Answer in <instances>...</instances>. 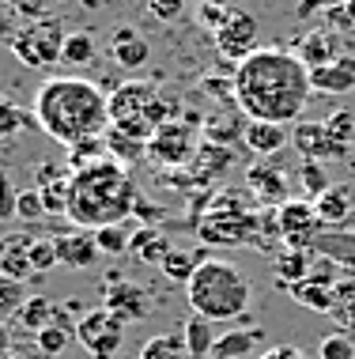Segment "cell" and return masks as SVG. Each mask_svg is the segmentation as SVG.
<instances>
[{
	"label": "cell",
	"mask_w": 355,
	"mask_h": 359,
	"mask_svg": "<svg viewBox=\"0 0 355 359\" xmlns=\"http://www.w3.org/2000/svg\"><path fill=\"white\" fill-rule=\"evenodd\" d=\"M310 95V69L284 46H265L235 69V99L249 121L291 125L306 110Z\"/></svg>",
	"instance_id": "cell-1"
},
{
	"label": "cell",
	"mask_w": 355,
	"mask_h": 359,
	"mask_svg": "<svg viewBox=\"0 0 355 359\" xmlns=\"http://www.w3.org/2000/svg\"><path fill=\"white\" fill-rule=\"evenodd\" d=\"M34 125L50 140L76 148L80 140L106 137L110 129V95L83 76H50L34 91Z\"/></svg>",
	"instance_id": "cell-2"
},
{
	"label": "cell",
	"mask_w": 355,
	"mask_h": 359,
	"mask_svg": "<svg viewBox=\"0 0 355 359\" xmlns=\"http://www.w3.org/2000/svg\"><path fill=\"white\" fill-rule=\"evenodd\" d=\"M140 189L132 174L113 159H99L91 167L72 170L69 186V219L80 231H99L110 223H129L137 212Z\"/></svg>",
	"instance_id": "cell-3"
},
{
	"label": "cell",
	"mask_w": 355,
	"mask_h": 359,
	"mask_svg": "<svg viewBox=\"0 0 355 359\" xmlns=\"http://www.w3.org/2000/svg\"><path fill=\"white\" fill-rule=\"evenodd\" d=\"M186 299L189 310L208 322H235L249 306V276L235 261L208 257L186 284Z\"/></svg>",
	"instance_id": "cell-4"
},
{
	"label": "cell",
	"mask_w": 355,
	"mask_h": 359,
	"mask_svg": "<svg viewBox=\"0 0 355 359\" xmlns=\"http://www.w3.org/2000/svg\"><path fill=\"white\" fill-rule=\"evenodd\" d=\"M64 23L57 15H42V19H27L23 27H15L8 46H12L15 61L27 65V69H53L61 61V50H64Z\"/></svg>",
	"instance_id": "cell-5"
},
{
	"label": "cell",
	"mask_w": 355,
	"mask_h": 359,
	"mask_svg": "<svg viewBox=\"0 0 355 359\" xmlns=\"http://www.w3.org/2000/svg\"><path fill=\"white\" fill-rule=\"evenodd\" d=\"M121 341H125V322L113 318L106 306L88 310V314L76 322V344H80L91 359H113L121 352Z\"/></svg>",
	"instance_id": "cell-6"
},
{
	"label": "cell",
	"mask_w": 355,
	"mask_h": 359,
	"mask_svg": "<svg viewBox=\"0 0 355 359\" xmlns=\"http://www.w3.org/2000/svg\"><path fill=\"white\" fill-rule=\"evenodd\" d=\"M276 231H280L284 246L291 250H310L314 254V242L321 235V219L314 212V201H284L276 208Z\"/></svg>",
	"instance_id": "cell-7"
},
{
	"label": "cell",
	"mask_w": 355,
	"mask_h": 359,
	"mask_svg": "<svg viewBox=\"0 0 355 359\" xmlns=\"http://www.w3.org/2000/svg\"><path fill=\"white\" fill-rule=\"evenodd\" d=\"M197 151V133L189 121H167L148 140V159L159 167H186Z\"/></svg>",
	"instance_id": "cell-8"
},
{
	"label": "cell",
	"mask_w": 355,
	"mask_h": 359,
	"mask_svg": "<svg viewBox=\"0 0 355 359\" xmlns=\"http://www.w3.org/2000/svg\"><path fill=\"white\" fill-rule=\"evenodd\" d=\"M261 27H257V15L246 12V8H235L231 19L216 31V50L227 57V61H238L242 65L249 53L261 50Z\"/></svg>",
	"instance_id": "cell-9"
},
{
	"label": "cell",
	"mask_w": 355,
	"mask_h": 359,
	"mask_svg": "<svg viewBox=\"0 0 355 359\" xmlns=\"http://www.w3.org/2000/svg\"><path fill=\"white\" fill-rule=\"evenodd\" d=\"M337 265L333 261H321V265L310 269V276L299 280V284H287L284 291L306 310H318V314H333L337 306Z\"/></svg>",
	"instance_id": "cell-10"
},
{
	"label": "cell",
	"mask_w": 355,
	"mask_h": 359,
	"mask_svg": "<svg viewBox=\"0 0 355 359\" xmlns=\"http://www.w3.org/2000/svg\"><path fill=\"white\" fill-rule=\"evenodd\" d=\"M291 144L302 159H314V163H333V159H348L351 155V144L333 137L325 121H295Z\"/></svg>",
	"instance_id": "cell-11"
},
{
	"label": "cell",
	"mask_w": 355,
	"mask_h": 359,
	"mask_svg": "<svg viewBox=\"0 0 355 359\" xmlns=\"http://www.w3.org/2000/svg\"><path fill=\"white\" fill-rule=\"evenodd\" d=\"M102 306H106L113 318H121V322L129 325V322H144V318H148L151 299H148V291H144L140 284L125 280L121 273H110L106 287H102Z\"/></svg>",
	"instance_id": "cell-12"
},
{
	"label": "cell",
	"mask_w": 355,
	"mask_h": 359,
	"mask_svg": "<svg viewBox=\"0 0 355 359\" xmlns=\"http://www.w3.org/2000/svg\"><path fill=\"white\" fill-rule=\"evenodd\" d=\"M53 250H57V265L64 269H95L99 265V242H95V231H61L53 238Z\"/></svg>",
	"instance_id": "cell-13"
},
{
	"label": "cell",
	"mask_w": 355,
	"mask_h": 359,
	"mask_svg": "<svg viewBox=\"0 0 355 359\" xmlns=\"http://www.w3.org/2000/svg\"><path fill=\"white\" fill-rule=\"evenodd\" d=\"M31 242H34L31 231H8V235H0V276L19 280V284L38 276L31 269Z\"/></svg>",
	"instance_id": "cell-14"
},
{
	"label": "cell",
	"mask_w": 355,
	"mask_h": 359,
	"mask_svg": "<svg viewBox=\"0 0 355 359\" xmlns=\"http://www.w3.org/2000/svg\"><path fill=\"white\" fill-rule=\"evenodd\" d=\"M295 57L306 65V69H325V65H333L340 53V34L337 31H329V27H318V31H310V34H302V38H295Z\"/></svg>",
	"instance_id": "cell-15"
},
{
	"label": "cell",
	"mask_w": 355,
	"mask_h": 359,
	"mask_svg": "<svg viewBox=\"0 0 355 359\" xmlns=\"http://www.w3.org/2000/svg\"><path fill=\"white\" fill-rule=\"evenodd\" d=\"M110 57L121 65L125 72H137V69L148 65L151 46H148V38H144L137 27H118V31L110 34Z\"/></svg>",
	"instance_id": "cell-16"
},
{
	"label": "cell",
	"mask_w": 355,
	"mask_h": 359,
	"mask_svg": "<svg viewBox=\"0 0 355 359\" xmlns=\"http://www.w3.org/2000/svg\"><path fill=\"white\" fill-rule=\"evenodd\" d=\"M246 186L253 189L257 201H265V205H284L287 197V174L276 167V163H253V167L246 170Z\"/></svg>",
	"instance_id": "cell-17"
},
{
	"label": "cell",
	"mask_w": 355,
	"mask_h": 359,
	"mask_svg": "<svg viewBox=\"0 0 355 359\" xmlns=\"http://www.w3.org/2000/svg\"><path fill=\"white\" fill-rule=\"evenodd\" d=\"M351 208H355V189H348V186H329L314 201V212H318L325 231H340L351 219Z\"/></svg>",
	"instance_id": "cell-18"
},
{
	"label": "cell",
	"mask_w": 355,
	"mask_h": 359,
	"mask_svg": "<svg viewBox=\"0 0 355 359\" xmlns=\"http://www.w3.org/2000/svg\"><path fill=\"white\" fill-rule=\"evenodd\" d=\"M310 87L314 91H325V95H348L355 91V57H337L333 65L325 69H314L310 72Z\"/></svg>",
	"instance_id": "cell-19"
},
{
	"label": "cell",
	"mask_w": 355,
	"mask_h": 359,
	"mask_svg": "<svg viewBox=\"0 0 355 359\" xmlns=\"http://www.w3.org/2000/svg\"><path fill=\"white\" fill-rule=\"evenodd\" d=\"M242 140L253 155H276L280 148L291 144V133L287 125H268V121H249L242 129Z\"/></svg>",
	"instance_id": "cell-20"
},
{
	"label": "cell",
	"mask_w": 355,
	"mask_h": 359,
	"mask_svg": "<svg viewBox=\"0 0 355 359\" xmlns=\"http://www.w3.org/2000/svg\"><path fill=\"white\" fill-rule=\"evenodd\" d=\"M204 261H208V250H204V246H197V250L174 246L167 257H162L159 269H162V276H167L170 284H189V280H193V273L204 265Z\"/></svg>",
	"instance_id": "cell-21"
},
{
	"label": "cell",
	"mask_w": 355,
	"mask_h": 359,
	"mask_svg": "<svg viewBox=\"0 0 355 359\" xmlns=\"http://www.w3.org/2000/svg\"><path fill=\"white\" fill-rule=\"evenodd\" d=\"M310 269H314V254H310V250L284 246L280 254H272V273H276V280H280V287L306 280V276H310Z\"/></svg>",
	"instance_id": "cell-22"
},
{
	"label": "cell",
	"mask_w": 355,
	"mask_h": 359,
	"mask_svg": "<svg viewBox=\"0 0 355 359\" xmlns=\"http://www.w3.org/2000/svg\"><path fill=\"white\" fill-rule=\"evenodd\" d=\"M314 254H321L333 265L355 269V235H348V231H321L318 242H314Z\"/></svg>",
	"instance_id": "cell-23"
},
{
	"label": "cell",
	"mask_w": 355,
	"mask_h": 359,
	"mask_svg": "<svg viewBox=\"0 0 355 359\" xmlns=\"http://www.w3.org/2000/svg\"><path fill=\"white\" fill-rule=\"evenodd\" d=\"M170 238L162 235L159 227H140L132 231V242H129V254H137L144 265H162V257L170 254Z\"/></svg>",
	"instance_id": "cell-24"
},
{
	"label": "cell",
	"mask_w": 355,
	"mask_h": 359,
	"mask_svg": "<svg viewBox=\"0 0 355 359\" xmlns=\"http://www.w3.org/2000/svg\"><path fill=\"white\" fill-rule=\"evenodd\" d=\"M261 341H265L261 329H231V333L216 337L212 359H246Z\"/></svg>",
	"instance_id": "cell-25"
},
{
	"label": "cell",
	"mask_w": 355,
	"mask_h": 359,
	"mask_svg": "<svg viewBox=\"0 0 355 359\" xmlns=\"http://www.w3.org/2000/svg\"><path fill=\"white\" fill-rule=\"evenodd\" d=\"M186 337V348H189V359H212V348H216V333H212V322L208 318L193 314L181 329Z\"/></svg>",
	"instance_id": "cell-26"
},
{
	"label": "cell",
	"mask_w": 355,
	"mask_h": 359,
	"mask_svg": "<svg viewBox=\"0 0 355 359\" xmlns=\"http://www.w3.org/2000/svg\"><path fill=\"white\" fill-rule=\"evenodd\" d=\"M53 310H57V303L53 299H46V295H31L23 303V310L15 314V322H19V329H27V333H42L46 325H53Z\"/></svg>",
	"instance_id": "cell-27"
},
{
	"label": "cell",
	"mask_w": 355,
	"mask_h": 359,
	"mask_svg": "<svg viewBox=\"0 0 355 359\" xmlns=\"http://www.w3.org/2000/svg\"><path fill=\"white\" fill-rule=\"evenodd\" d=\"M95 57H99V46H95V38L88 31H72L64 38L61 61L69 65V69H88V65H95Z\"/></svg>",
	"instance_id": "cell-28"
},
{
	"label": "cell",
	"mask_w": 355,
	"mask_h": 359,
	"mask_svg": "<svg viewBox=\"0 0 355 359\" xmlns=\"http://www.w3.org/2000/svg\"><path fill=\"white\" fill-rule=\"evenodd\" d=\"M140 359H189L186 337H181V333H159V337H151V341H144Z\"/></svg>",
	"instance_id": "cell-29"
},
{
	"label": "cell",
	"mask_w": 355,
	"mask_h": 359,
	"mask_svg": "<svg viewBox=\"0 0 355 359\" xmlns=\"http://www.w3.org/2000/svg\"><path fill=\"white\" fill-rule=\"evenodd\" d=\"M106 151H110V159L113 163H137V159H144L148 155V144H140V140H132L129 133H121V129H106Z\"/></svg>",
	"instance_id": "cell-30"
},
{
	"label": "cell",
	"mask_w": 355,
	"mask_h": 359,
	"mask_svg": "<svg viewBox=\"0 0 355 359\" xmlns=\"http://www.w3.org/2000/svg\"><path fill=\"white\" fill-rule=\"evenodd\" d=\"M95 242H99V254L121 257V254H129L132 231H129V223H110V227H99V231H95Z\"/></svg>",
	"instance_id": "cell-31"
},
{
	"label": "cell",
	"mask_w": 355,
	"mask_h": 359,
	"mask_svg": "<svg viewBox=\"0 0 355 359\" xmlns=\"http://www.w3.org/2000/svg\"><path fill=\"white\" fill-rule=\"evenodd\" d=\"M72 341H76V333H72V329H61V325H46L42 333L34 337V348H38V352H42L46 359H57V355H61V352H64V348H69Z\"/></svg>",
	"instance_id": "cell-32"
},
{
	"label": "cell",
	"mask_w": 355,
	"mask_h": 359,
	"mask_svg": "<svg viewBox=\"0 0 355 359\" xmlns=\"http://www.w3.org/2000/svg\"><path fill=\"white\" fill-rule=\"evenodd\" d=\"M99 159H110L106 151V137H91V140H80L76 148H69V167L80 170V167H91Z\"/></svg>",
	"instance_id": "cell-33"
},
{
	"label": "cell",
	"mask_w": 355,
	"mask_h": 359,
	"mask_svg": "<svg viewBox=\"0 0 355 359\" xmlns=\"http://www.w3.org/2000/svg\"><path fill=\"white\" fill-rule=\"evenodd\" d=\"M318 359H355V337L337 329V333L318 341Z\"/></svg>",
	"instance_id": "cell-34"
},
{
	"label": "cell",
	"mask_w": 355,
	"mask_h": 359,
	"mask_svg": "<svg viewBox=\"0 0 355 359\" xmlns=\"http://www.w3.org/2000/svg\"><path fill=\"white\" fill-rule=\"evenodd\" d=\"M299 182H302V189L310 193L314 201H318L321 193L333 186L329 174H325V163H314V159H302V163H299Z\"/></svg>",
	"instance_id": "cell-35"
},
{
	"label": "cell",
	"mask_w": 355,
	"mask_h": 359,
	"mask_svg": "<svg viewBox=\"0 0 355 359\" xmlns=\"http://www.w3.org/2000/svg\"><path fill=\"white\" fill-rule=\"evenodd\" d=\"M27 284H19V280H8V276H0V318H12L23 310L27 303Z\"/></svg>",
	"instance_id": "cell-36"
},
{
	"label": "cell",
	"mask_w": 355,
	"mask_h": 359,
	"mask_svg": "<svg viewBox=\"0 0 355 359\" xmlns=\"http://www.w3.org/2000/svg\"><path fill=\"white\" fill-rule=\"evenodd\" d=\"M69 186H72V178L38 189L42 193V205H46V216H69Z\"/></svg>",
	"instance_id": "cell-37"
},
{
	"label": "cell",
	"mask_w": 355,
	"mask_h": 359,
	"mask_svg": "<svg viewBox=\"0 0 355 359\" xmlns=\"http://www.w3.org/2000/svg\"><path fill=\"white\" fill-rule=\"evenodd\" d=\"M321 27H329V31H337V34L355 31V0H340V4L325 8V23Z\"/></svg>",
	"instance_id": "cell-38"
},
{
	"label": "cell",
	"mask_w": 355,
	"mask_h": 359,
	"mask_svg": "<svg viewBox=\"0 0 355 359\" xmlns=\"http://www.w3.org/2000/svg\"><path fill=\"white\" fill-rule=\"evenodd\" d=\"M231 12H235V4H208V0H200L197 4V23L204 27V31H219V27L231 19Z\"/></svg>",
	"instance_id": "cell-39"
},
{
	"label": "cell",
	"mask_w": 355,
	"mask_h": 359,
	"mask_svg": "<svg viewBox=\"0 0 355 359\" xmlns=\"http://www.w3.org/2000/svg\"><path fill=\"white\" fill-rule=\"evenodd\" d=\"M325 125H329V133L337 140H344V144H355V114L351 110H344V106H337V110L325 118Z\"/></svg>",
	"instance_id": "cell-40"
},
{
	"label": "cell",
	"mask_w": 355,
	"mask_h": 359,
	"mask_svg": "<svg viewBox=\"0 0 355 359\" xmlns=\"http://www.w3.org/2000/svg\"><path fill=\"white\" fill-rule=\"evenodd\" d=\"M23 125H27V114L19 110V106H12L8 102V110L0 114V148H8L19 133H23Z\"/></svg>",
	"instance_id": "cell-41"
},
{
	"label": "cell",
	"mask_w": 355,
	"mask_h": 359,
	"mask_svg": "<svg viewBox=\"0 0 355 359\" xmlns=\"http://www.w3.org/2000/svg\"><path fill=\"white\" fill-rule=\"evenodd\" d=\"M53 265H57L53 238H38V235H34V242H31V269H34L38 276H42V273H50Z\"/></svg>",
	"instance_id": "cell-42"
},
{
	"label": "cell",
	"mask_w": 355,
	"mask_h": 359,
	"mask_svg": "<svg viewBox=\"0 0 355 359\" xmlns=\"http://www.w3.org/2000/svg\"><path fill=\"white\" fill-rule=\"evenodd\" d=\"M15 216H19V219H38V216H46L42 193H38V189H19V201H15Z\"/></svg>",
	"instance_id": "cell-43"
},
{
	"label": "cell",
	"mask_w": 355,
	"mask_h": 359,
	"mask_svg": "<svg viewBox=\"0 0 355 359\" xmlns=\"http://www.w3.org/2000/svg\"><path fill=\"white\" fill-rule=\"evenodd\" d=\"M64 178H72V167H69V163H38V167H34V182H38L34 189L53 186V182H64Z\"/></svg>",
	"instance_id": "cell-44"
},
{
	"label": "cell",
	"mask_w": 355,
	"mask_h": 359,
	"mask_svg": "<svg viewBox=\"0 0 355 359\" xmlns=\"http://www.w3.org/2000/svg\"><path fill=\"white\" fill-rule=\"evenodd\" d=\"M148 12L159 23H178L181 12H186V0H148Z\"/></svg>",
	"instance_id": "cell-45"
},
{
	"label": "cell",
	"mask_w": 355,
	"mask_h": 359,
	"mask_svg": "<svg viewBox=\"0 0 355 359\" xmlns=\"http://www.w3.org/2000/svg\"><path fill=\"white\" fill-rule=\"evenodd\" d=\"M15 201H19V189L12 186V174L0 170V219L15 216Z\"/></svg>",
	"instance_id": "cell-46"
},
{
	"label": "cell",
	"mask_w": 355,
	"mask_h": 359,
	"mask_svg": "<svg viewBox=\"0 0 355 359\" xmlns=\"http://www.w3.org/2000/svg\"><path fill=\"white\" fill-rule=\"evenodd\" d=\"M12 12H19L23 19H42L46 15V0H4Z\"/></svg>",
	"instance_id": "cell-47"
},
{
	"label": "cell",
	"mask_w": 355,
	"mask_h": 359,
	"mask_svg": "<svg viewBox=\"0 0 355 359\" xmlns=\"http://www.w3.org/2000/svg\"><path fill=\"white\" fill-rule=\"evenodd\" d=\"M257 359H310V355H306L299 344H272V348H265Z\"/></svg>",
	"instance_id": "cell-48"
},
{
	"label": "cell",
	"mask_w": 355,
	"mask_h": 359,
	"mask_svg": "<svg viewBox=\"0 0 355 359\" xmlns=\"http://www.w3.org/2000/svg\"><path fill=\"white\" fill-rule=\"evenodd\" d=\"M333 318L348 329V325H355V295H348V299H337V306H333Z\"/></svg>",
	"instance_id": "cell-49"
},
{
	"label": "cell",
	"mask_w": 355,
	"mask_h": 359,
	"mask_svg": "<svg viewBox=\"0 0 355 359\" xmlns=\"http://www.w3.org/2000/svg\"><path fill=\"white\" fill-rule=\"evenodd\" d=\"M340 4V0H299V8H295V15L299 19H310L314 12H325V8Z\"/></svg>",
	"instance_id": "cell-50"
},
{
	"label": "cell",
	"mask_w": 355,
	"mask_h": 359,
	"mask_svg": "<svg viewBox=\"0 0 355 359\" xmlns=\"http://www.w3.org/2000/svg\"><path fill=\"white\" fill-rule=\"evenodd\" d=\"M8 355H12V329L0 318V359H8Z\"/></svg>",
	"instance_id": "cell-51"
},
{
	"label": "cell",
	"mask_w": 355,
	"mask_h": 359,
	"mask_svg": "<svg viewBox=\"0 0 355 359\" xmlns=\"http://www.w3.org/2000/svg\"><path fill=\"white\" fill-rule=\"evenodd\" d=\"M8 110V99H4V95H0V114H4Z\"/></svg>",
	"instance_id": "cell-52"
},
{
	"label": "cell",
	"mask_w": 355,
	"mask_h": 359,
	"mask_svg": "<svg viewBox=\"0 0 355 359\" xmlns=\"http://www.w3.org/2000/svg\"><path fill=\"white\" fill-rule=\"evenodd\" d=\"M8 359H27V355H19V352H12V355H8Z\"/></svg>",
	"instance_id": "cell-53"
},
{
	"label": "cell",
	"mask_w": 355,
	"mask_h": 359,
	"mask_svg": "<svg viewBox=\"0 0 355 359\" xmlns=\"http://www.w3.org/2000/svg\"><path fill=\"white\" fill-rule=\"evenodd\" d=\"M208 4H227V0H208Z\"/></svg>",
	"instance_id": "cell-54"
}]
</instances>
